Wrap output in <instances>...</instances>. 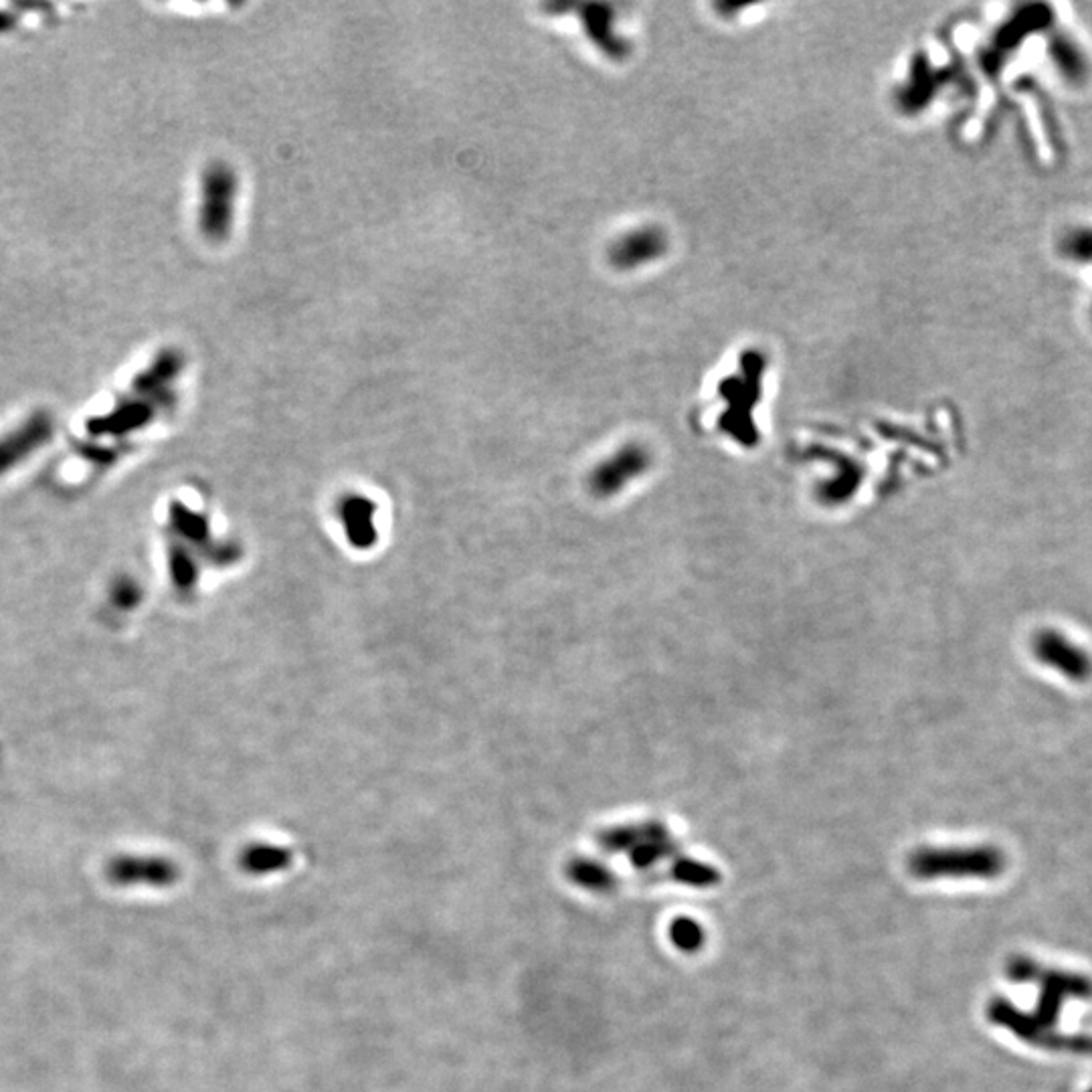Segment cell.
Here are the masks:
<instances>
[{
    "mask_svg": "<svg viewBox=\"0 0 1092 1092\" xmlns=\"http://www.w3.org/2000/svg\"><path fill=\"white\" fill-rule=\"evenodd\" d=\"M566 878L589 892H613L617 886V876L605 864L591 858H575L566 864Z\"/></svg>",
    "mask_w": 1092,
    "mask_h": 1092,
    "instance_id": "10",
    "label": "cell"
},
{
    "mask_svg": "<svg viewBox=\"0 0 1092 1092\" xmlns=\"http://www.w3.org/2000/svg\"><path fill=\"white\" fill-rule=\"evenodd\" d=\"M661 830H665V826L659 822L609 828L597 836V844L607 852H630L634 846L659 834Z\"/></svg>",
    "mask_w": 1092,
    "mask_h": 1092,
    "instance_id": "11",
    "label": "cell"
},
{
    "mask_svg": "<svg viewBox=\"0 0 1092 1092\" xmlns=\"http://www.w3.org/2000/svg\"><path fill=\"white\" fill-rule=\"evenodd\" d=\"M1087 1092H1092V1087H1091V1089H1089V1091H1087Z\"/></svg>",
    "mask_w": 1092,
    "mask_h": 1092,
    "instance_id": "17",
    "label": "cell"
},
{
    "mask_svg": "<svg viewBox=\"0 0 1092 1092\" xmlns=\"http://www.w3.org/2000/svg\"><path fill=\"white\" fill-rule=\"evenodd\" d=\"M667 935H669L672 945L676 949H680L682 953H696L706 943V933H704L702 925L696 923L690 916L674 919L669 929H667Z\"/></svg>",
    "mask_w": 1092,
    "mask_h": 1092,
    "instance_id": "15",
    "label": "cell"
},
{
    "mask_svg": "<svg viewBox=\"0 0 1092 1092\" xmlns=\"http://www.w3.org/2000/svg\"><path fill=\"white\" fill-rule=\"evenodd\" d=\"M987 1017L991 1024L1009 1030L1015 1038L1044 1050L1066 1052L1079 1056H1092V1034H1058L1054 1030H1042L1032 1013L1017 1009L1009 999L995 997L987 1005Z\"/></svg>",
    "mask_w": 1092,
    "mask_h": 1092,
    "instance_id": "3",
    "label": "cell"
},
{
    "mask_svg": "<svg viewBox=\"0 0 1092 1092\" xmlns=\"http://www.w3.org/2000/svg\"><path fill=\"white\" fill-rule=\"evenodd\" d=\"M1089 316H1091V322H1092V300H1091V310H1089Z\"/></svg>",
    "mask_w": 1092,
    "mask_h": 1092,
    "instance_id": "16",
    "label": "cell"
},
{
    "mask_svg": "<svg viewBox=\"0 0 1092 1092\" xmlns=\"http://www.w3.org/2000/svg\"><path fill=\"white\" fill-rule=\"evenodd\" d=\"M340 502L342 504L338 508V516H342L344 531H346L350 545L358 546V548L373 545L377 539L375 504L368 498L356 496V494L344 496Z\"/></svg>",
    "mask_w": 1092,
    "mask_h": 1092,
    "instance_id": "8",
    "label": "cell"
},
{
    "mask_svg": "<svg viewBox=\"0 0 1092 1092\" xmlns=\"http://www.w3.org/2000/svg\"><path fill=\"white\" fill-rule=\"evenodd\" d=\"M1034 982L1040 983L1042 989H1040L1038 1005L1032 1011V1017L1042 1030L1056 1028L1058 1015L1066 999H1091L1092 997V980L1081 974L1046 970L1040 965Z\"/></svg>",
    "mask_w": 1092,
    "mask_h": 1092,
    "instance_id": "4",
    "label": "cell"
},
{
    "mask_svg": "<svg viewBox=\"0 0 1092 1092\" xmlns=\"http://www.w3.org/2000/svg\"><path fill=\"white\" fill-rule=\"evenodd\" d=\"M292 864V854L286 848L269 844H251L239 854V868L251 876L280 873Z\"/></svg>",
    "mask_w": 1092,
    "mask_h": 1092,
    "instance_id": "9",
    "label": "cell"
},
{
    "mask_svg": "<svg viewBox=\"0 0 1092 1092\" xmlns=\"http://www.w3.org/2000/svg\"><path fill=\"white\" fill-rule=\"evenodd\" d=\"M106 880L111 886H152L166 888L179 882L181 868L162 856H138V854H119L113 856L104 868Z\"/></svg>",
    "mask_w": 1092,
    "mask_h": 1092,
    "instance_id": "5",
    "label": "cell"
},
{
    "mask_svg": "<svg viewBox=\"0 0 1092 1092\" xmlns=\"http://www.w3.org/2000/svg\"><path fill=\"white\" fill-rule=\"evenodd\" d=\"M669 878L680 882V884H686V886H694V888H712L716 884H721L723 876L704 864V862H698V860H690V858H676L672 868H669Z\"/></svg>",
    "mask_w": 1092,
    "mask_h": 1092,
    "instance_id": "14",
    "label": "cell"
},
{
    "mask_svg": "<svg viewBox=\"0 0 1092 1092\" xmlns=\"http://www.w3.org/2000/svg\"><path fill=\"white\" fill-rule=\"evenodd\" d=\"M908 871L921 880L982 878L991 880L1005 871V856L993 846L974 848H921L908 860Z\"/></svg>",
    "mask_w": 1092,
    "mask_h": 1092,
    "instance_id": "1",
    "label": "cell"
},
{
    "mask_svg": "<svg viewBox=\"0 0 1092 1092\" xmlns=\"http://www.w3.org/2000/svg\"><path fill=\"white\" fill-rule=\"evenodd\" d=\"M1032 648L1044 665L1056 669L1073 682H1087L1092 676L1091 654L1056 630L1040 632L1034 638Z\"/></svg>",
    "mask_w": 1092,
    "mask_h": 1092,
    "instance_id": "6",
    "label": "cell"
},
{
    "mask_svg": "<svg viewBox=\"0 0 1092 1092\" xmlns=\"http://www.w3.org/2000/svg\"><path fill=\"white\" fill-rule=\"evenodd\" d=\"M1058 255L1079 267H1092V225H1073L1062 231L1056 243Z\"/></svg>",
    "mask_w": 1092,
    "mask_h": 1092,
    "instance_id": "12",
    "label": "cell"
},
{
    "mask_svg": "<svg viewBox=\"0 0 1092 1092\" xmlns=\"http://www.w3.org/2000/svg\"><path fill=\"white\" fill-rule=\"evenodd\" d=\"M648 467V455L640 447H626L611 459L595 467L591 474V490L597 496H613L626 488L630 480L642 476Z\"/></svg>",
    "mask_w": 1092,
    "mask_h": 1092,
    "instance_id": "7",
    "label": "cell"
},
{
    "mask_svg": "<svg viewBox=\"0 0 1092 1092\" xmlns=\"http://www.w3.org/2000/svg\"><path fill=\"white\" fill-rule=\"evenodd\" d=\"M628 854H630V862L636 868L646 871V868L655 866L659 860L669 858L672 854H676V842L669 838L667 828H665L659 834H655L652 838H648V840L640 842L638 846H634Z\"/></svg>",
    "mask_w": 1092,
    "mask_h": 1092,
    "instance_id": "13",
    "label": "cell"
},
{
    "mask_svg": "<svg viewBox=\"0 0 1092 1092\" xmlns=\"http://www.w3.org/2000/svg\"><path fill=\"white\" fill-rule=\"evenodd\" d=\"M239 179L231 164L213 160L207 164L201 181L199 229L209 243H225L233 233L235 201Z\"/></svg>",
    "mask_w": 1092,
    "mask_h": 1092,
    "instance_id": "2",
    "label": "cell"
}]
</instances>
